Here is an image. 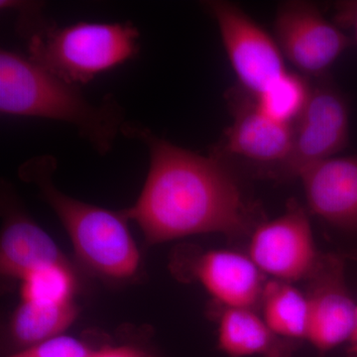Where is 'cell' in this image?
Wrapping results in <instances>:
<instances>
[{
  "mask_svg": "<svg viewBox=\"0 0 357 357\" xmlns=\"http://www.w3.org/2000/svg\"><path fill=\"white\" fill-rule=\"evenodd\" d=\"M333 22L342 30H351L357 42V0L335 2Z\"/></svg>",
  "mask_w": 357,
  "mask_h": 357,
  "instance_id": "obj_20",
  "label": "cell"
},
{
  "mask_svg": "<svg viewBox=\"0 0 357 357\" xmlns=\"http://www.w3.org/2000/svg\"><path fill=\"white\" fill-rule=\"evenodd\" d=\"M77 316V307L73 302L41 305L22 301L11 319V337L16 344L26 349L63 335Z\"/></svg>",
  "mask_w": 357,
  "mask_h": 357,
  "instance_id": "obj_16",
  "label": "cell"
},
{
  "mask_svg": "<svg viewBox=\"0 0 357 357\" xmlns=\"http://www.w3.org/2000/svg\"><path fill=\"white\" fill-rule=\"evenodd\" d=\"M93 351L81 340L61 335L6 357H89Z\"/></svg>",
  "mask_w": 357,
  "mask_h": 357,
  "instance_id": "obj_19",
  "label": "cell"
},
{
  "mask_svg": "<svg viewBox=\"0 0 357 357\" xmlns=\"http://www.w3.org/2000/svg\"><path fill=\"white\" fill-rule=\"evenodd\" d=\"M0 110L11 116L70 124L102 155L112 149L126 123L114 98L107 96L100 105H91L77 86L7 50L0 53Z\"/></svg>",
  "mask_w": 357,
  "mask_h": 357,
  "instance_id": "obj_2",
  "label": "cell"
},
{
  "mask_svg": "<svg viewBox=\"0 0 357 357\" xmlns=\"http://www.w3.org/2000/svg\"><path fill=\"white\" fill-rule=\"evenodd\" d=\"M122 133L148 147L150 168L139 198L124 211L149 243L202 234H246L251 211L225 159L195 153L160 138L140 124Z\"/></svg>",
  "mask_w": 357,
  "mask_h": 357,
  "instance_id": "obj_1",
  "label": "cell"
},
{
  "mask_svg": "<svg viewBox=\"0 0 357 357\" xmlns=\"http://www.w3.org/2000/svg\"><path fill=\"white\" fill-rule=\"evenodd\" d=\"M227 100L234 121L213 153L263 164L268 166L266 172L281 164L292 146L295 126L270 119L241 86L229 91Z\"/></svg>",
  "mask_w": 357,
  "mask_h": 357,
  "instance_id": "obj_10",
  "label": "cell"
},
{
  "mask_svg": "<svg viewBox=\"0 0 357 357\" xmlns=\"http://www.w3.org/2000/svg\"><path fill=\"white\" fill-rule=\"evenodd\" d=\"M218 349L229 357H292L295 340L276 335L257 312L223 310L218 325Z\"/></svg>",
  "mask_w": 357,
  "mask_h": 357,
  "instance_id": "obj_14",
  "label": "cell"
},
{
  "mask_svg": "<svg viewBox=\"0 0 357 357\" xmlns=\"http://www.w3.org/2000/svg\"><path fill=\"white\" fill-rule=\"evenodd\" d=\"M192 274L223 306L257 311L265 281L249 256L229 250H213L197 258Z\"/></svg>",
  "mask_w": 357,
  "mask_h": 357,
  "instance_id": "obj_12",
  "label": "cell"
},
{
  "mask_svg": "<svg viewBox=\"0 0 357 357\" xmlns=\"http://www.w3.org/2000/svg\"><path fill=\"white\" fill-rule=\"evenodd\" d=\"M217 21L223 46L241 88L257 96L287 70L276 40L237 4L223 0L204 3Z\"/></svg>",
  "mask_w": 357,
  "mask_h": 357,
  "instance_id": "obj_7",
  "label": "cell"
},
{
  "mask_svg": "<svg viewBox=\"0 0 357 357\" xmlns=\"http://www.w3.org/2000/svg\"><path fill=\"white\" fill-rule=\"evenodd\" d=\"M57 162L50 155L34 157L20 168L22 178L38 187L40 195L64 225L79 259L96 273L110 278L132 276L140 255L124 213L84 203L59 191L52 175Z\"/></svg>",
  "mask_w": 357,
  "mask_h": 357,
  "instance_id": "obj_4",
  "label": "cell"
},
{
  "mask_svg": "<svg viewBox=\"0 0 357 357\" xmlns=\"http://www.w3.org/2000/svg\"><path fill=\"white\" fill-rule=\"evenodd\" d=\"M319 255L306 211L291 201L283 215L256 227L248 256L263 274L294 283L306 280Z\"/></svg>",
  "mask_w": 357,
  "mask_h": 357,
  "instance_id": "obj_8",
  "label": "cell"
},
{
  "mask_svg": "<svg viewBox=\"0 0 357 357\" xmlns=\"http://www.w3.org/2000/svg\"><path fill=\"white\" fill-rule=\"evenodd\" d=\"M299 178L312 213L340 229L357 230V156L319 162Z\"/></svg>",
  "mask_w": 357,
  "mask_h": 357,
  "instance_id": "obj_11",
  "label": "cell"
},
{
  "mask_svg": "<svg viewBox=\"0 0 357 357\" xmlns=\"http://www.w3.org/2000/svg\"><path fill=\"white\" fill-rule=\"evenodd\" d=\"M17 7L18 30L30 60L67 83L88 84L123 64L139 51V32L131 23H89L59 27L45 21L41 4L9 2Z\"/></svg>",
  "mask_w": 357,
  "mask_h": 357,
  "instance_id": "obj_3",
  "label": "cell"
},
{
  "mask_svg": "<svg viewBox=\"0 0 357 357\" xmlns=\"http://www.w3.org/2000/svg\"><path fill=\"white\" fill-rule=\"evenodd\" d=\"M75 277L69 264L54 263L33 270L22 279L21 296L25 302L62 305L72 302Z\"/></svg>",
  "mask_w": 357,
  "mask_h": 357,
  "instance_id": "obj_18",
  "label": "cell"
},
{
  "mask_svg": "<svg viewBox=\"0 0 357 357\" xmlns=\"http://www.w3.org/2000/svg\"><path fill=\"white\" fill-rule=\"evenodd\" d=\"M292 146L286 159L268 171L270 177L300 178L310 167L344 149L349 139V107L330 77L312 79L311 95L295 123Z\"/></svg>",
  "mask_w": 357,
  "mask_h": 357,
  "instance_id": "obj_5",
  "label": "cell"
},
{
  "mask_svg": "<svg viewBox=\"0 0 357 357\" xmlns=\"http://www.w3.org/2000/svg\"><path fill=\"white\" fill-rule=\"evenodd\" d=\"M54 263L69 264L46 231L24 213L10 210L0 241L2 275L22 280L33 270Z\"/></svg>",
  "mask_w": 357,
  "mask_h": 357,
  "instance_id": "obj_13",
  "label": "cell"
},
{
  "mask_svg": "<svg viewBox=\"0 0 357 357\" xmlns=\"http://www.w3.org/2000/svg\"><path fill=\"white\" fill-rule=\"evenodd\" d=\"M351 342V349H349V354L351 357H357V321L356 328H354V335L349 340Z\"/></svg>",
  "mask_w": 357,
  "mask_h": 357,
  "instance_id": "obj_22",
  "label": "cell"
},
{
  "mask_svg": "<svg viewBox=\"0 0 357 357\" xmlns=\"http://www.w3.org/2000/svg\"><path fill=\"white\" fill-rule=\"evenodd\" d=\"M89 357H152L147 352L132 347H105L93 351Z\"/></svg>",
  "mask_w": 357,
  "mask_h": 357,
  "instance_id": "obj_21",
  "label": "cell"
},
{
  "mask_svg": "<svg viewBox=\"0 0 357 357\" xmlns=\"http://www.w3.org/2000/svg\"><path fill=\"white\" fill-rule=\"evenodd\" d=\"M259 309L263 321L276 335L295 342L306 340L307 300L292 283L266 281Z\"/></svg>",
  "mask_w": 357,
  "mask_h": 357,
  "instance_id": "obj_15",
  "label": "cell"
},
{
  "mask_svg": "<svg viewBox=\"0 0 357 357\" xmlns=\"http://www.w3.org/2000/svg\"><path fill=\"white\" fill-rule=\"evenodd\" d=\"M344 259L335 253H321L306 279V340L321 352L351 340L356 328L357 305L347 288Z\"/></svg>",
  "mask_w": 357,
  "mask_h": 357,
  "instance_id": "obj_9",
  "label": "cell"
},
{
  "mask_svg": "<svg viewBox=\"0 0 357 357\" xmlns=\"http://www.w3.org/2000/svg\"><path fill=\"white\" fill-rule=\"evenodd\" d=\"M311 89V79L287 70L252 96L258 107L270 119L295 126L306 107Z\"/></svg>",
  "mask_w": 357,
  "mask_h": 357,
  "instance_id": "obj_17",
  "label": "cell"
},
{
  "mask_svg": "<svg viewBox=\"0 0 357 357\" xmlns=\"http://www.w3.org/2000/svg\"><path fill=\"white\" fill-rule=\"evenodd\" d=\"M274 38L284 58L309 79L326 76L333 63L354 44L344 30L326 20L317 4L302 0L278 6Z\"/></svg>",
  "mask_w": 357,
  "mask_h": 357,
  "instance_id": "obj_6",
  "label": "cell"
}]
</instances>
